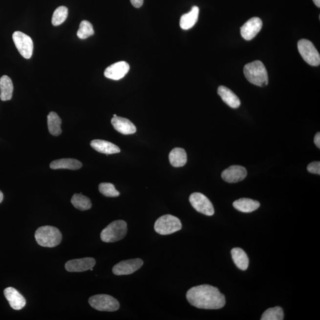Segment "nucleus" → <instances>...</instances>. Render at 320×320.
Returning <instances> with one entry per match:
<instances>
[{
  "instance_id": "nucleus-1",
  "label": "nucleus",
  "mask_w": 320,
  "mask_h": 320,
  "mask_svg": "<svg viewBox=\"0 0 320 320\" xmlns=\"http://www.w3.org/2000/svg\"><path fill=\"white\" fill-rule=\"evenodd\" d=\"M186 299L193 307L205 310H218L225 304L224 295L218 288L210 285L194 286L189 289Z\"/></svg>"
},
{
  "instance_id": "nucleus-2",
  "label": "nucleus",
  "mask_w": 320,
  "mask_h": 320,
  "mask_svg": "<svg viewBox=\"0 0 320 320\" xmlns=\"http://www.w3.org/2000/svg\"><path fill=\"white\" fill-rule=\"evenodd\" d=\"M244 74L247 80L252 84L265 87L268 85L269 77L265 66L260 61L247 64L244 68Z\"/></svg>"
},
{
  "instance_id": "nucleus-3",
  "label": "nucleus",
  "mask_w": 320,
  "mask_h": 320,
  "mask_svg": "<svg viewBox=\"0 0 320 320\" xmlns=\"http://www.w3.org/2000/svg\"><path fill=\"white\" fill-rule=\"evenodd\" d=\"M35 237L40 246L52 248L61 243L63 235L57 228L46 225L38 228L35 234Z\"/></svg>"
},
{
  "instance_id": "nucleus-4",
  "label": "nucleus",
  "mask_w": 320,
  "mask_h": 320,
  "mask_svg": "<svg viewBox=\"0 0 320 320\" xmlns=\"http://www.w3.org/2000/svg\"><path fill=\"white\" fill-rule=\"evenodd\" d=\"M128 232L127 223L123 220L111 222L100 234V238L105 243H115L120 241L126 236Z\"/></svg>"
},
{
  "instance_id": "nucleus-5",
  "label": "nucleus",
  "mask_w": 320,
  "mask_h": 320,
  "mask_svg": "<svg viewBox=\"0 0 320 320\" xmlns=\"http://www.w3.org/2000/svg\"><path fill=\"white\" fill-rule=\"evenodd\" d=\"M182 228L180 219L171 215L161 216L155 221L154 230L160 235H171L179 232Z\"/></svg>"
},
{
  "instance_id": "nucleus-6",
  "label": "nucleus",
  "mask_w": 320,
  "mask_h": 320,
  "mask_svg": "<svg viewBox=\"0 0 320 320\" xmlns=\"http://www.w3.org/2000/svg\"><path fill=\"white\" fill-rule=\"evenodd\" d=\"M89 304L97 311L114 312L118 311L120 304L115 298L107 294L96 295L88 299Z\"/></svg>"
},
{
  "instance_id": "nucleus-7",
  "label": "nucleus",
  "mask_w": 320,
  "mask_h": 320,
  "mask_svg": "<svg viewBox=\"0 0 320 320\" xmlns=\"http://www.w3.org/2000/svg\"><path fill=\"white\" fill-rule=\"evenodd\" d=\"M298 49L303 59L309 65L315 66L320 65L319 52L310 41L300 40L298 43Z\"/></svg>"
},
{
  "instance_id": "nucleus-8",
  "label": "nucleus",
  "mask_w": 320,
  "mask_h": 320,
  "mask_svg": "<svg viewBox=\"0 0 320 320\" xmlns=\"http://www.w3.org/2000/svg\"><path fill=\"white\" fill-rule=\"evenodd\" d=\"M13 40L17 49L22 57L26 59L31 58L33 51V43L31 38L24 33L16 31L13 33Z\"/></svg>"
},
{
  "instance_id": "nucleus-9",
  "label": "nucleus",
  "mask_w": 320,
  "mask_h": 320,
  "mask_svg": "<svg viewBox=\"0 0 320 320\" xmlns=\"http://www.w3.org/2000/svg\"><path fill=\"white\" fill-rule=\"evenodd\" d=\"M189 201L197 212L207 216H213L215 213L212 203L202 193H193L189 197Z\"/></svg>"
},
{
  "instance_id": "nucleus-10",
  "label": "nucleus",
  "mask_w": 320,
  "mask_h": 320,
  "mask_svg": "<svg viewBox=\"0 0 320 320\" xmlns=\"http://www.w3.org/2000/svg\"><path fill=\"white\" fill-rule=\"evenodd\" d=\"M143 264V260L139 258L121 261L114 266L112 272L117 276L132 274L140 269Z\"/></svg>"
},
{
  "instance_id": "nucleus-11",
  "label": "nucleus",
  "mask_w": 320,
  "mask_h": 320,
  "mask_svg": "<svg viewBox=\"0 0 320 320\" xmlns=\"http://www.w3.org/2000/svg\"><path fill=\"white\" fill-rule=\"evenodd\" d=\"M96 260L92 257H85L69 260L65 263V268L69 272H83L93 268Z\"/></svg>"
},
{
  "instance_id": "nucleus-12",
  "label": "nucleus",
  "mask_w": 320,
  "mask_h": 320,
  "mask_svg": "<svg viewBox=\"0 0 320 320\" xmlns=\"http://www.w3.org/2000/svg\"><path fill=\"white\" fill-rule=\"evenodd\" d=\"M262 21L260 18L255 17L247 21L241 27V35L245 40L250 41L256 37L262 28Z\"/></svg>"
},
{
  "instance_id": "nucleus-13",
  "label": "nucleus",
  "mask_w": 320,
  "mask_h": 320,
  "mask_svg": "<svg viewBox=\"0 0 320 320\" xmlns=\"http://www.w3.org/2000/svg\"><path fill=\"white\" fill-rule=\"evenodd\" d=\"M246 168L241 166H232L222 172L221 177L225 182L235 183L241 182L247 177Z\"/></svg>"
},
{
  "instance_id": "nucleus-14",
  "label": "nucleus",
  "mask_w": 320,
  "mask_h": 320,
  "mask_svg": "<svg viewBox=\"0 0 320 320\" xmlns=\"http://www.w3.org/2000/svg\"><path fill=\"white\" fill-rule=\"evenodd\" d=\"M129 68V65L127 62L120 61L108 66L105 69V76L111 80H121L126 76Z\"/></svg>"
},
{
  "instance_id": "nucleus-15",
  "label": "nucleus",
  "mask_w": 320,
  "mask_h": 320,
  "mask_svg": "<svg viewBox=\"0 0 320 320\" xmlns=\"http://www.w3.org/2000/svg\"><path fill=\"white\" fill-rule=\"evenodd\" d=\"M4 295L10 307L14 310H20L26 305V301L24 298L18 291L13 287L5 288Z\"/></svg>"
},
{
  "instance_id": "nucleus-16",
  "label": "nucleus",
  "mask_w": 320,
  "mask_h": 320,
  "mask_svg": "<svg viewBox=\"0 0 320 320\" xmlns=\"http://www.w3.org/2000/svg\"><path fill=\"white\" fill-rule=\"evenodd\" d=\"M111 123L117 131L124 135L133 134L136 131L135 125L127 118L118 116L113 117L111 121Z\"/></svg>"
},
{
  "instance_id": "nucleus-17",
  "label": "nucleus",
  "mask_w": 320,
  "mask_h": 320,
  "mask_svg": "<svg viewBox=\"0 0 320 320\" xmlns=\"http://www.w3.org/2000/svg\"><path fill=\"white\" fill-rule=\"evenodd\" d=\"M90 146L96 151L107 155L121 152V149L118 146L107 141L94 140L91 142Z\"/></svg>"
},
{
  "instance_id": "nucleus-18",
  "label": "nucleus",
  "mask_w": 320,
  "mask_h": 320,
  "mask_svg": "<svg viewBox=\"0 0 320 320\" xmlns=\"http://www.w3.org/2000/svg\"><path fill=\"white\" fill-rule=\"evenodd\" d=\"M218 94L225 104L230 107L233 108L240 107V100L230 89L223 85L219 86L218 89Z\"/></svg>"
},
{
  "instance_id": "nucleus-19",
  "label": "nucleus",
  "mask_w": 320,
  "mask_h": 320,
  "mask_svg": "<svg viewBox=\"0 0 320 320\" xmlns=\"http://www.w3.org/2000/svg\"><path fill=\"white\" fill-rule=\"evenodd\" d=\"M83 164L80 161L74 158H62L57 160L50 164V168L53 170L68 169L76 171L82 168Z\"/></svg>"
},
{
  "instance_id": "nucleus-20",
  "label": "nucleus",
  "mask_w": 320,
  "mask_h": 320,
  "mask_svg": "<svg viewBox=\"0 0 320 320\" xmlns=\"http://www.w3.org/2000/svg\"><path fill=\"white\" fill-rule=\"evenodd\" d=\"M199 13V7L193 6L190 12L181 17L180 21L181 28L183 30H188L193 27L198 20Z\"/></svg>"
},
{
  "instance_id": "nucleus-21",
  "label": "nucleus",
  "mask_w": 320,
  "mask_h": 320,
  "mask_svg": "<svg viewBox=\"0 0 320 320\" xmlns=\"http://www.w3.org/2000/svg\"><path fill=\"white\" fill-rule=\"evenodd\" d=\"M260 203L257 200L248 198H241L233 203V207L236 210L244 213H250L260 207Z\"/></svg>"
},
{
  "instance_id": "nucleus-22",
  "label": "nucleus",
  "mask_w": 320,
  "mask_h": 320,
  "mask_svg": "<svg viewBox=\"0 0 320 320\" xmlns=\"http://www.w3.org/2000/svg\"><path fill=\"white\" fill-rule=\"evenodd\" d=\"M232 258L235 265L241 271H246L248 268L249 259L246 252L240 248H234L232 250Z\"/></svg>"
},
{
  "instance_id": "nucleus-23",
  "label": "nucleus",
  "mask_w": 320,
  "mask_h": 320,
  "mask_svg": "<svg viewBox=\"0 0 320 320\" xmlns=\"http://www.w3.org/2000/svg\"><path fill=\"white\" fill-rule=\"evenodd\" d=\"M170 163L175 168H180L187 163V154L184 149L175 148L169 154Z\"/></svg>"
},
{
  "instance_id": "nucleus-24",
  "label": "nucleus",
  "mask_w": 320,
  "mask_h": 320,
  "mask_svg": "<svg viewBox=\"0 0 320 320\" xmlns=\"http://www.w3.org/2000/svg\"><path fill=\"white\" fill-rule=\"evenodd\" d=\"M0 99L2 101H7L12 99L13 85L9 77L3 76L0 79Z\"/></svg>"
},
{
  "instance_id": "nucleus-25",
  "label": "nucleus",
  "mask_w": 320,
  "mask_h": 320,
  "mask_svg": "<svg viewBox=\"0 0 320 320\" xmlns=\"http://www.w3.org/2000/svg\"><path fill=\"white\" fill-rule=\"evenodd\" d=\"M62 121L57 113L51 112L48 116V129L50 133L55 136H59L62 133L61 125Z\"/></svg>"
},
{
  "instance_id": "nucleus-26",
  "label": "nucleus",
  "mask_w": 320,
  "mask_h": 320,
  "mask_svg": "<svg viewBox=\"0 0 320 320\" xmlns=\"http://www.w3.org/2000/svg\"><path fill=\"white\" fill-rule=\"evenodd\" d=\"M74 207L80 211H87L92 207L91 200L82 194H74L71 200Z\"/></svg>"
},
{
  "instance_id": "nucleus-27",
  "label": "nucleus",
  "mask_w": 320,
  "mask_h": 320,
  "mask_svg": "<svg viewBox=\"0 0 320 320\" xmlns=\"http://www.w3.org/2000/svg\"><path fill=\"white\" fill-rule=\"evenodd\" d=\"M284 319V313L282 308L276 307L268 309L264 311L261 320H282Z\"/></svg>"
},
{
  "instance_id": "nucleus-28",
  "label": "nucleus",
  "mask_w": 320,
  "mask_h": 320,
  "mask_svg": "<svg viewBox=\"0 0 320 320\" xmlns=\"http://www.w3.org/2000/svg\"><path fill=\"white\" fill-rule=\"evenodd\" d=\"M68 10L65 6L58 7L53 14L52 23L54 26H57L64 23L67 18Z\"/></svg>"
},
{
  "instance_id": "nucleus-29",
  "label": "nucleus",
  "mask_w": 320,
  "mask_h": 320,
  "mask_svg": "<svg viewBox=\"0 0 320 320\" xmlns=\"http://www.w3.org/2000/svg\"><path fill=\"white\" fill-rule=\"evenodd\" d=\"M94 31L93 25L87 21L81 22L80 28L77 32V36L81 40H85L94 35Z\"/></svg>"
},
{
  "instance_id": "nucleus-30",
  "label": "nucleus",
  "mask_w": 320,
  "mask_h": 320,
  "mask_svg": "<svg viewBox=\"0 0 320 320\" xmlns=\"http://www.w3.org/2000/svg\"><path fill=\"white\" fill-rule=\"evenodd\" d=\"M99 189L100 193L103 195L108 197H115L120 195L119 192L116 190L112 183H102L99 186Z\"/></svg>"
},
{
  "instance_id": "nucleus-31",
  "label": "nucleus",
  "mask_w": 320,
  "mask_h": 320,
  "mask_svg": "<svg viewBox=\"0 0 320 320\" xmlns=\"http://www.w3.org/2000/svg\"><path fill=\"white\" fill-rule=\"evenodd\" d=\"M307 171L311 173L320 174V163L319 161H315L309 164L307 167Z\"/></svg>"
},
{
  "instance_id": "nucleus-32",
  "label": "nucleus",
  "mask_w": 320,
  "mask_h": 320,
  "mask_svg": "<svg viewBox=\"0 0 320 320\" xmlns=\"http://www.w3.org/2000/svg\"><path fill=\"white\" fill-rule=\"evenodd\" d=\"M130 1L136 8H140L144 3V0H130Z\"/></svg>"
},
{
  "instance_id": "nucleus-33",
  "label": "nucleus",
  "mask_w": 320,
  "mask_h": 320,
  "mask_svg": "<svg viewBox=\"0 0 320 320\" xmlns=\"http://www.w3.org/2000/svg\"><path fill=\"white\" fill-rule=\"evenodd\" d=\"M314 143L316 145V146L318 147L319 149H320V133H317V134L314 137Z\"/></svg>"
},
{
  "instance_id": "nucleus-34",
  "label": "nucleus",
  "mask_w": 320,
  "mask_h": 320,
  "mask_svg": "<svg viewBox=\"0 0 320 320\" xmlns=\"http://www.w3.org/2000/svg\"><path fill=\"white\" fill-rule=\"evenodd\" d=\"M314 4L316 5L317 7L320 8V0H313Z\"/></svg>"
},
{
  "instance_id": "nucleus-35",
  "label": "nucleus",
  "mask_w": 320,
  "mask_h": 320,
  "mask_svg": "<svg viewBox=\"0 0 320 320\" xmlns=\"http://www.w3.org/2000/svg\"><path fill=\"white\" fill-rule=\"evenodd\" d=\"M3 194H2L1 191H0V204H1L2 200H3Z\"/></svg>"
},
{
  "instance_id": "nucleus-36",
  "label": "nucleus",
  "mask_w": 320,
  "mask_h": 320,
  "mask_svg": "<svg viewBox=\"0 0 320 320\" xmlns=\"http://www.w3.org/2000/svg\"><path fill=\"white\" fill-rule=\"evenodd\" d=\"M116 116H117V115H115H115H113V117H116Z\"/></svg>"
}]
</instances>
